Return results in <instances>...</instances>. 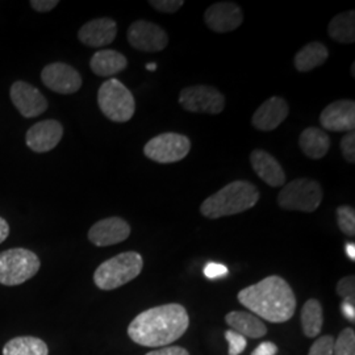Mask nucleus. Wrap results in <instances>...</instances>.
Masks as SVG:
<instances>
[{
  "label": "nucleus",
  "mask_w": 355,
  "mask_h": 355,
  "mask_svg": "<svg viewBox=\"0 0 355 355\" xmlns=\"http://www.w3.org/2000/svg\"><path fill=\"white\" fill-rule=\"evenodd\" d=\"M190 318L183 305H159L141 312L128 327L133 343L146 347H165L179 340L189 329Z\"/></svg>",
  "instance_id": "1"
},
{
  "label": "nucleus",
  "mask_w": 355,
  "mask_h": 355,
  "mask_svg": "<svg viewBox=\"0 0 355 355\" xmlns=\"http://www.w3.org/2000/svg\"><path fill=\"white\" fill-rule=\"evenodd\" d=\"M239 302L268 322L288 321L296 311V296L287 280L272 275L239 292Z\"/></svg>",
  "instance_id": "2"
},
{
  "label": "nucleus",
  "mask_w": 355,
  "mask_h": 355,
  "mask_svg": "<svg viewBox=\"0 0 355 355\" xmlns=\"http://www.w3.org/2000/svg\"><path fill=\"white\" fill-rule=\"evenodd\" d=\"M259 200V191L253 183L236 180L207 198L200 205V212L207 218H220L242 214L253 208Z\"/></svg>",
  "instance_id": "3"
},
{
  "label": "nucleus",
  "mask_w": 355,
  "mask_h": 355,
  "mask_svg": "<svg viewBox=\"0 0 355 355\" xmlns=\"http://www.w3.org/2000/svg\"><path fill=\"white\" fill-rule=\"evenodd\" d=\"M144 261L136 252H125L103 262L94 274V282L103 291H112L136 279L142 271Z\"/></svg>",
  "instance_id": "4"
},
{
  "label": "nucleus",
  "mask_w": 355,
  "mask_h": 355,
  "mask_svg": "<svg viewBox=\"0 0 355 355\" xmlns=\"http://www.w3.org/2000/svg\"><path fill=\"white\" fill-rule=\"evenodd\" d=\"M98 104L103 114L114 123H127L136 112L132 92L119 80L108 79L98 92Z\"/></svg>",
  "instance_id": "5"
},
{
  "label": "nucleus",
  "mask_w": 355,
  "mask_h": 355,
  "mask_svg": "<svg viewBox=\"0 0 355 355\" xmlns=\"http://www.w3.org/2000/svg\"><path fill=\"white\" fill-rule=\"evenodd\" d=\"M40 267V258L28 249L17 248L6 250L0 253V284H23L37 274Z\"/></svg>",
  "instance_id": "6"
},
{
  "label": "nucleus",
  "mask_w": 355,
  "mask_h": 355,
  "mask_svg": "<svg viewBox=\"0 0 355 355\" xmlns=\"http://www.w3.org/2000/svg\"><path fill=\"white\" fill-rule=\"evenodd\" d=\"M322 200V190L320 183L308 179L299 178L284 184L278 195L280 208L287 211L315 212Z\"/></svg>",
  "instance_id": "7"
},
{
  "label": "nucleus",
  "mask_w": 355,
  "mask_h": 355,
  "mask_svg": "<svg viewBox=\"0 0 355 355\" xmlns=\"http://www.w3.org/2000/svg\"><path fill=\"white\" fill-rule=\"evenodd\" d=\"M191 141L187 136L179 133H162L146 142L144 153L157 164H174L189 155Z\"/></svg>",
  "instance_id": "8"
},
{
  "label": "nucleus",
  "mask_w": 355,
  "mask_h": 355,
  "mask_svg": "<svg viewBox=\"0 0 355 355\" xmlns=\"http://www.w3.org/2000/svg\"><path fill=\"white\" fill-rule=\"evenodd\" d=\"M180 105L193 114H221L225 108L224 95L211 86H191L182 89L179 95Z\"/></svg>",
  "instance_id": "9"
},
{
  "label": "nucleus",
  "mask_w": 355,
  "mask_h": 355,
  "mask_svg": "<svg viewBox=\"0 0 355 355\" xmlns=\"http://www.w3.org/2000/svg\"><path fill=\"white\" fill-rule=\"evenodd\" d=\"M128 42L141 51H161L168 44V36L162 26L146 20L135 21L128 29Z\"/></svg>",
  "instance_id": "10"
},
{
  "label": "nucleus",
  "mask_w": 355,
  "mask_h": 355,
  "mask_svg": "<svg viewBox=\"0 0 355 355\" xmlns=\"http://www.w3.org/2000/svg\"><path fill=\"white\" fill-rule=\"evenodd\" d=\"M41 79L48 89L62 95L76 94L82 87L80 74L73 66L62 62L45 66L41 73Z\"/></svg>",
  "instance_id": "11"
},
{
  "label": "nucleus",
  "mask_w": 355,
  "mask_h": 355,
  "mask_svg": "<svg viewBox=\"0 0 355 355\" xmlns=\"http://www.w3.org/2000/svg\"><path fill=\"white\" fill-rule=\"evenodd\" d=\"M204 21L208 28L217 33L236 31L243 21V13L239 4L232 1H220L208 7L204 13Z\"/></svg>",
  "instance_id": "12"
},
{
  "label": "nucleus",
  "mask_w": 355,
  "mask_h": 355,
  "mask_svg": "<svg viewBox=\"0 0 355 355\" xmlns=\"http://www.w3.org/2000/svg\"><path fill=\"white\" fill-rule=\"evenodd\" d=\"M10 96L17 111L28 119L37 117L48 110V101L40 89L23 80L13 83Z\"/></svg>",
  "instance_id": "13"
},
{
  "label": "nucleus",
  "mask_w": 355,
  "mask_h": 355,
  "mask_svg": "<svg viewBox=\"0 0 355 355\" xmlns=\"http://www.w3.org/2000/svg\"><path fill=\"white\" fill-rule=\"evenodd\" d=\"M130 234V227L121 217L103 218L94 224L89 232V240L95 246L104 248L125 241Z\"/></svg>",
  "instance_id": "14"
},
{
  "label": "nucleus",
  "mask_w": 355,
  "mask_h": 355,
  "mask_svg": "<svg viewBox=\"0 0 355 355\" xmlns=\"http://www.w3.org/2000/svg\"><path fill=\"white\" fill-rule=\"evenodd\" d=\"M321 127L329 132H354L355 103L353 101H336L320 114Z\"/></svg>",
  "instance_id": "15"
},
{
  "label": "nucleus",
  "mask_w": 355,
  "mask_h": 355,
  "mask_svg": "<svg viewBox=\"0 0 355 355\" xmlns=\"http://www.w3.org/2000/svg\"><path fill=\"white\" fill-rule=\"evenodd\" d=\"M64 136V127L57 120H45L35 124L26 132V145L35 153L53 150Z\"/></svg>",
  "instance_id": "16"
},
{
  "label": "nucleus",
  "mask_w": 355,
  "mask_h": 355,
  "mask_svg": "<svg viewBox=\"0 0 355 355\" xmlns=\"http://www.w3.org/2000/svg\"><path fill=\"white\" fill-rule=\"evenodd\" d=\"M117 36V24L110 17L94 19L78 32V38L89 48H103L114 42Z\"/></svg>",
  "instance_id": "17"
},
{
  "label": "nucleus",
  "mask_w": 355,
  "mask_h": 355,
  "mask_svg": "<svg viewBox=\"0 0 355 355\" xmlns=\"http://www.w3.org/2000/svg\"><path fill=\"white\" fill-rule=\"evenodd\" d=\"M290 112L288 104L279 96H272L262 103L261 107L255 111L252 119V124L255 129L262 132H271L279 127L287 119Z\"/></svg>",
  "instance_id": "18"
},
{
  "label": "nucleus",
  "mask_w": 355,
  "mask_h": 355,
  "mask_svg": "<svg viewBox=\"0 0 355 355\" xmlns=\"http://www.w3.org/2000/svg\"><path fill=\"white\" fill-rule=\"evenodd\" d=\"M250 164L255 174L271 187L286 184V173L270 153L257 149L250 154Z\"/></svg>",
  "instance_id": "19"
},
{
  "label": "nucleus",
  "mask_w": 355,
  "mask_h": 355,
  "mask_svg": "<svg viewBox=\"0 0 355 355\" xmlns=\"http://www.w3.org/2000/svg\"><path fill=\"white\" fill-rule=\"evenodd\" d=\"M127 66V57L119 51L111 49L96 51L89 61V67L92 73L104 78L114 76L124 71Z\"/></svg>",
  "instance_id": "20"
},
{
  "label": "nucleus",
  "mask_w": 355,
  "mask_h": 355,
  "mask_svg": "<svg viewBox=\"0 0 355 355\" xmlns=\"http://www.w3.org/2000/svg\"><path fill=\"white\" fill-rule=\"evenodd\" d=\"M225 321L232 330L240 333L243 337L249 338H262L266 336L267 328L265 322L255 315L242 311L229 312Z\"/></svg>",
  "instance_id": "21"
},
{
  "label": "nucleus",
  "mask_w": 355,
  "mask_h": 355,
  "mask_svg": "<svg viewBox=\"0 0 355 355\" xmlns=\"http://www.w3.org/2000/svg\"><path fill=\"white\" fill-rule=\"evenodd\" d=\"M299 146L308 158L320 159L329 152V136L320 128H306L299 137Z\"/></svg>",
  "instance_id": "22"
},
{
  "label": "nucleus",
  "mask_w": 355,
  "mask_h": 355,
  "mask_svg": "<svg viewBox=\"0 0 355 355\" xmlns=\"http://www.w3.org/2000/svg\"><path fill=\"white\" fill-rule=\"evenodd\" d=\"M328 57L329 51L324 44L311 42L306 44L302 51H297V54L293 58V64L297 71L308 73L324 64L328 60Z\"/></svg>",
  "instance_id": "23"
},
{
  "label": "nucleus",
  "mask_w": 355,
  "mask_h": 355,
  "mask_svg": "<svg viewBox=\"0 0 355 355\" xmlns=\"http://www.w3.org/2000/svg\"><path fill=\"white\" fill-rule=\"evenodd\" d=\"M330 38L341 44H353L355 41V12L338 13L328 26Z\"/></svg>",
  "instance_id": "24"
},
{
  "label": "nucleus",
  "mask_w": 355,
  "mask_h": 355,
  "mask_svg": "<svg viewBox=\"0 0 355 355\" xmlns=\"http://www.w3.org/2000/svg\"><path fill=\"white\" fill-rule=\"evenodd\" d=\"M3 355H49V349L37 337H16L4 345Z\"/></svg>",
  "instance_id": "25"
},
{
  "label": "nucleus",
  "mask_w": 355,
  "mask_h": 355,
  "mask_svg": "<svg viewBox=\"0 0 355 355\" xmlns=\"http://www.w3.org/2000/svg\"><path fill=\"white\" fill-rule=\"evenodd\" d=\"M324 322L322 306L316 299H309L302 309V327L308 338L318 337Z\"/></svg>",
  "instance_id": "26"
},
{
  "label": "nucleus",
  "mask_w": 355,
  "mask_h": 355,
  "mask_svg": "<svg viewBox=\"0 0 355 355\" xmlns=\"http://www.w3.org/2000/svg\"><path fill=\"white\" fill-rule=\"evenodd\" d=\"M333 355H355V331L354 329L343 330L337 341H334Z\"/></svg>",
  "instance_id": "27"
},
{
  "label": "nucleus",
  "mask_w": 355,
  "mask_h": 355,
  "mask_svg": "<svg viewBox=\"0 0 355 355\" xmlns=\"http://www.w3.org/2000/svg\"><path fill=\"white\" fill-rule=\"evenodd\" d=\"M337 223L343 233L349 237L355 236V209L350 205L337 208Z\"/></svg>",
  "instance_id": "28"
},
{
  "label": "nucleus",
  "mask_w": 355,
  "mask_h": 355,
  "mask_svg": "<svg viewBox=\"0 0 355 355\" xmlns=\"http://www.w3.org/2000/svg\"><path fill=\"white\" fill-rule=\"evenodd\" d=\"M225 338L229 343V355H240L246 349V338L234 330H228Z\"/></svg>",
  "instance_id": "29"
},
{
  "label": "nucleus",
  "mask_w": 355,
  "mask_h": 355,
  "mask_svg": "<svg viewBox=\"0 0 355 355\" xmlns=\"http://www.w3.org/2000/svg\"><path fill=\"white\" fill-rule=\"evenodd\" d=\"M334 340L331 336H322L312 345L308 355H333Z\"/></svg>",
  "instance_id": "30"
},
{
  "label": "nucleus",
  "mask_w": 355,
  "mask_h": 355,
  "mask_svg": "<svg viewBox=\"0 0 355 355\" xmlns=\"http://www.w3.org/2000/svg\"><path fill=\"white\" fill-rule=\"evenodd\" d=\"M341 150H343V158L349 164L355 162V133L349 132L346 133L341 140Z\"/></svg>",
  "instance_id": "31"
},
{
  "label": "nucleus",
  "mask_w": 355,
  "mask_h": 355,
  "mask_svg": "<svg viewBox=\"0 0 355 355\" xmlns=\"http://www.w3.org/2000/svg\"><path fill=\"white\" fill-rule=\"evenodd\" d=\"M154 10L164 13H175L184 4L183 0H152L149 1Z\"/></svg>",
  "instance_id": "32"
},
{
  "label": "nucleus",
  "mask_w": 355,
  "mask_h": 355,
  "mask_svg": "<svg viewBox=\"0 0 355 355\" xmlns=\"http://www.w3.org/2000/svg\"><path fill=\"white\" fill-rule=\"evenodd\" d=\"M337 295L345 299L355 300V278L354 275L345 277L337 284Z\"/></svg>",
  "instance_id": "33"
},
{
  "label": "nucleus",
  "mask_w": 355,
  "mask_h": 355,
  "mask_svg": "<svg viewBox=\"0 0 355 355\" xmlns=\"http://www.w3.org/2000/svg\"><path fill=\"white\" fill-rule=\"evenodd\" d=\"M204 275L205 278L209 280L218 279V278H224L225 275H228V268L221 265V263H216V262H209L204 267Z\"/></svg>",
  "instance_id": "34"
},
{
  "label": "nucleus",
  "mask_w": 355,
  "mask_h": 355,
  "mask_svg": "<svg viewBox=\"0 0 355 355\" xmlns=\"http://www.w3.org/2000/svg\"><path fill=\"white\" fill-rule=\"evenodd\" d=\"M60 4L58 0H32L31 6L37 12H49Z\"/></svg>",
  "instance_id": "35"
},
{
  "label": "nucleus",
  "mask_w": 355,
  "mask_h": 355,
  "mask_svg": "<svg viewBox=\"0 0 355 355\" xmlns=\"http://www.w3.org/2000/svg\"><path fill=\"white\" fill-rule=\"evenodd\" d=\"M146 355H190L189 352L184 349V347H180V346H165V347H161L158 350H154L150 352Z\"/></svg>",
  "instance_id": "36"
},
{
  "label": "nucleus",
  "mask_w": 355,
  "mask_h": 355,
  "mask_svg": "<svg viewBox=\"0 0 355 355\" xmlns=\"http://www.w3.org/2000/svg\"><path fill=\"white\" fill-rule=\"evenodd\" d=\"M277 353H278V347L275 343H262L254 350L252 355H277Z\"/></svg>",
  "instance_id": "37"
},
{
  "label": "nucleus",
  "mask_w": 355,
  "mask_h": 355,
  "mask_svg": "<svg viewBox=\"0 0 355 355\" xmlns=\"http://www.w3.org/2000/svg\"><path fill=\"white\" fill-rule=\"evenodd\" d=\"M341 311H343V316L350 320V321H355V302L353 299H345L341 304Z\"/></svg>",
  "instance_id": "38"
},
{
  "label": "nucleus",
  "mask_w": 355,
  "mask_h": 355,
  "mask_svg": "<svg viewBox=\"0 0 355 355\" xmlns=\"http://www.w3.org/2000/svg\"><path fill=\"white\" fill-rule=\"evenodd\" d=\"M8 234H10V225L3 217H0V243L7 240Z\"/></svg>",
  "instance_id": "39"
},
{
  "label": "nucleus",
  "mask_w": 355,
  "mask_h": 355,
  "mask_svg": "<svg viewBox=\"0 0 355 355\" xmlns=\"http://www.w3.org/2000/svg\"><path fill=\"white\" fill-rule=\"evenodd\" d=\"M346 253L352 261H355V245L354 243H347L346 246Z\"/></svg>",
  "instance_id": "40"
},
{
  "label": "nucleus",
  "mask_w": 355,
  "mask_h": 355,
  "mask_svg": "<svg viewBox=\"0 0 355 355\" xmlns=\"http://www.w3.org/2000/svg\"><path fill=\"white\" fill-rule=\"evenodd\" d=\"M146 67H148V70H152L153 71V70H155V64H149Z\"/></svg>",
  "instance_id": "41"
}]
</instances>
